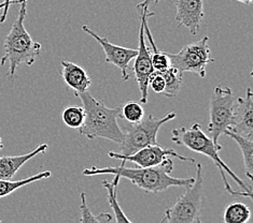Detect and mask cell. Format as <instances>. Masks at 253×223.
<instances>
[{"label":"cell","mask_w":253,"mask_h":223,"mask_svg":"<svg viewBox=\"0 0 253 223\" xmlns=\"http://www.w3.org/2000/svg\"><path fill=\"white\" fill-rule=\"evenodd\" d=\"M161 74L164 76L165 78V90L164 94L167 98H174L177 97L180 89L182 87V75L178 72L173 67H170L164 70L161 71Z\"/></svg>","instance_id":"cell-20"},{"label":"cell","mask_w":253,"mask_h":223,"mask_svg":"<svg viewBox=\"0 0 253 223\" xmlns=\"http://www.w3.org/2000/svg\"><path fill=\"white\" fill-rule=\"evenodd\" d=\"M50 176H51L50 171H42L33 175V176H29L27 178H24L21 180L0 179V198L10 195L17 189L22 188V187L31 185L35 182H39V180H42V179L49 178Z\"/></svg>","instance_id":"cell-17"},{"label":"cell","mask_w":253,"mask_h":223,"mask_svg":"<svg viewBox=\"0 0 253 223\" xmlns=\"http://www.w3.org/2000/svg\"><path fill=\"white\" fill-rule=\"evenodd\" d=\"M5 7V2L3 1V2H1V3H0V10H1V9H3Z\"/></svg>","instance_id":"cell-28"},{"label":"cell","mask_w":253,"mask_h":223,"mask_svg":"<svg viewBox=\"0 0 253 223\" xmlns=\"http://www.w3.org/2000/svg\"><path fill=\"white\" fill-rule=\"evenodd\" d=\"M204 20L203 0H177L176 21L179 26L189 29L192 34H196Z\"/></svg>","instance_id":"cell-12"},{"label":"cell","mask_w":253,"mask_h":223,"mask_svg":"<svg viewBox=\"0 0 253 223\" xmlns=\"http://www.w3.org/2000/svg\"><path fill=\"white\" fill-rule=\"evenodd\" d=\"M149 86L151 87L154 93L163 94L165 90V78L161 74V72L154 71L149 77Z\"/></svg>","instance_id":"cell-25"},{"label":"cell","mask_w":253,"mask_h":223,"mask_svg":"<svg viewBox=\"0 0 253 223\" xmlns=\"http://www.w3.org/2000/svg\"><path fill=\"white\" fill-rule=\"evenodd\" d=\"M108 156L113 159H119L122 162H132L137 166L139 167H150L161 164L163 161H165L167 158L170 157H176L181 161H189L194 162V158L192 157H184L179 155L177 152H174L173 149L170 148H163L159 144L156 145H149L143 147L139 150H137L136 153L131 155H121L119 153L109 152Z\"/></svg>","instance_id":"cell-10"},{"label":"cell","mask_w":253,"mask_h":223,"mask_svg":"<svg viewBox=\"0 0 253 223\" xmlns=\"http://www.w3.org/2000/svg\"><path fill=\"white\" fill-rule=\"evenodd\" d=\"M176 117V112L167 113L161 118L154 117L152 114H148L139 123L126 126L125 133L123 132V141L120 144L119 154L131 155L143 147L159 144L156 137L161 127Z\"/></svg>","instance_id":"cell-6"},{"label":"cell","mask_w":253,"mask_h":223,"mask_svg":"<svg viewBox=\"0 0 253 223\" xmlns=\"http://www.w3.org/2000/svg\"><path fill=\"white\" fill-rule=\"evenodd\" d=\"M120 177L114 176L113 182H102V186L105 187L108 192V202H109L110 207L113 212V217L114 220L119 223L122 222H131L130 219H128L124 212L122 210L121 206H120L119 201H118V194H117V189H118V185L120 182Z\"/></svg>","instance_id":"cell-18"},{"label":"cell","mask_w":253,"mask_h":223,"mask_svg":"<svg viewBox=\"0 0 253 223\" xmlns=\"http://www.w3.org/2000/svg\"><path fill=\"white\" fill-rule=\"evenodd\" d=\"M20 10L3 42L4 55L0 64H9L8 76L13 78L21 64L32 65L41 53V44L33 40L25 28L27 0H20Z\"/></svg>","instance_id":"cell-4"},{"label":"cell","mask_w":253,"mask_h":223,"mask_svg":"<svg viewBox=\"0 0 253 223\" xmlns=\"http://www.w3.org/2000/svg\"><path fill=\"white\" fill-rule=\"evenodd\" d=\"M223 134L230 136L232 140H234L237 143V145L240 148V152H242L246 175L249 180H252L253 179V140L252 138H247L245 136L239 135L228 129H226Z\"/></svg>","instance_id":"cell-16"},{"label":"cell","mask_w":253,"mask_h":223,"mask_svg":"<svg viewBox=\"0 0 253 223\" xmlns=\"http://www.w3.org/2000/svg\"><path fill=\"white\" fill-rule=\"evenodd\" d=\"M251 218V210L246 204L235 202L226 205L223 214L225 223H247Z\"/></svg>","instance_id":"cell-19"},{"label":"cell","mask_w":253,"mask_h":223,"mask_svg":"<svg viewBox=\"0 0 253 223\" xmlns=\"http://www.w3.org/2000/svg\"><path fill=\"white\" fill-rule=\"evenodd\" d=\"M82 30L93 37L101 45L106 56V64L116 65L121 71L122 80L128 81L129 74L127 71L129 69V63L137 56V49H128V47L113 44L107 38L100 37L87 25H83Z\"/></svg>","instance_id":"cell-11"},{"label":"cell","mask_w":253,"mask_h":223,"mask_svg":"<svg viewBox=\"0 0 253 223\" xmlns=\"http://www.w3.org/2000/svg\"><path fill=\"white\" fill-rule=\"evenodd\" d=\"M5 2V7L2 9L3 12L1 16H0V23H3L5 21V19H7V15H8V11H9V7L11 4H19L20 3V0H4Z\"/></svg>","instance_id":"cell-26"},{"label":"cell","mask_w":253,"mask_h":223,"mask_svg":"<svg viewBox=\"0 0 253 223\" xmlns=\"http://www.w3.org/2000/svg\"><path fill=\"white\" fill-rule=\"evenodd\" d=\"M49 149L47 144H41L31 153L17 156L0 157V179H12L20 168L36 156L45 153Z\"/></svg>","instance_id":"cell-15"},{"label":"cell","mask_w":253,"mask_h":223,"mask_svg":"<svg viewBox=\"0 0 253 223\" xmlns=\"http://www.w3.org/2000/svg\"><path fill=\"white\" fill-rule=\"evenodd\" d=\"M171 141L178 145L184 146L197 154H202L213 161L220 172L225 190L232 195H240L252 198V187L238 177L224 161L221 159L219 152L220 144H214L212 138L203 131L200 124L190 127H179L171 131Z\"/></svg>","instance_id":"cell-1"},{"label":"cell","mask_w":253,"mask_h":223,"mask_svg":"<svg viewBox=\"0 0 253 223\" xmlns=\"http://www.w3.org/2000/svg\"><path fill=\"white\" fill-rule=\"evenodd\" d=\"M75 96L81 100L85 112L84 123L78 129L79 135L88 140L100 137L121 144L123 131L118 124V118H121V106L108 107L102 101L95 99L88 90Z\"/></svg>","instance_id":"cell-3"},{"label":"cell","mask_w":253,"mask_h":223,"mask_svg":"<svg viewBox=\"0 0 253 223\" xmlns=\"http://www.w3.org/2000/svg\"><path fill=\"white\" fill-rule=\"evenodd\" d=\"M62 118L64 124L71 129H79L84 123L85 112L83 106H67L63 110Z\"/></svg>","instance_id":"cell-23"},{"label":"cell","mask_w":253,"mask_h":223,"mask_svg":"<svg viewBox=\"0 0 253 223\" xmlns=\"http://www.w3.org/2000/svg\"><path fill=\"white\" fill-rule=\"evenodd\" d=\"M236 1H239V2H243V3H245V4H251L252 3V1L253 0H236Z\"/></svg>","instance_id":"cell-27"},{"label":"cell","mask_w":253,"mask_h":223,"mask_svg":"<svg viewBox=\"0 0 253 223\" xmlns=\"http://www.w3.org/2000/svg\"><path fill=\"white\" fill-rule=\"evenodd\" d=\"M228 130L253 140V94L251 88H247L245 98H237L235 122Z\"/></svg>","instance_id":"cell-13"},{"label":"cell","mask_w":253,"mask_h":223,"mask_svg":"<svg viewBox=\"0 0 253 223\" xmlns=\"http://www.w3.org/2000/svg\"><path fill=\"white\" fill-rule=\"evenodd\" d=\"M237 97L230 87L216 86L210 98L208 131L214 144H219L220 136L231 128L235 122Z\"/></svg>","instance_id":"cell-7"},{"label":"cell","mask_w":253,"mask_h":223,"mask_svg":"<svg viewBox=\"0 0 253 223\" xmlns=\"http://www.w3.org/2000/svg\"><path fill=\"white\" fill-rule=\"evenodd\" d=\"M144 117V110L140 101H127L121 106V118L127 120L129 124H137Z\"/></svg>","instance_id":"cell-24"},{"label":"cell","mask_w":253,"mask_h":223,"mask_svg":"<svg viewBox=\"0 0 253 223\" xmlns=\"http://www.w3.org/2000/svg\"><path fill=\"white\" fill-rule=\"evenodd\" d=\"M173 170V162L167 158L161 164L150 167H126L124 164L107 167H87L83 170L84 176L96 175H113L120 178H126L139 189L152 193H160L171 187H185L193 183L194 177L176 178L170 173Z\"/></svg>","instance_id":"cell-2"},{"label":"cell","mask_w":253,"mask_h":223,"mask_svg":"<svg viewBox=\"0 0 253 223\" xmlns=\"http://www.w3.org/2000/svg\"><path fill=\"white\" fill-rule=\"evenodd\" d=\"M80 212H81V218L80 222L86 223V222H98V223H108L112 222L114 220V217L110 213H101L98 216H95L92 214L91 209L87 206L86 203V194L82 192L80 194Z\"/></svg>","instance_id":"cell-22"},{"label":"cell","mask_w":253,"mask_h":223,"mask_svg":"<svg viewBox=\"0 0 253 223\" xmlns=\"http://www.w3.org/2000/svg\"><path fill=\"white\" fill-rule=\"evenodd\" d=\"M62 77L66 85L74 90L75 94L86 92L92 85V80L86 71L79 64L67 60L62 62Z\"/></svg>","instance_id":"cell-14"},{"label":"cell","mask_w":253,"mask_h":223,"mask_svg":"<svg viewBox=\"0 0 253 223\" xmlns=\"http://www.w3.org/2000/svg\"><path fill=\"white\" fill-rule=\"evenodd\" d=\"M204 177L202 163L196 164L193 183L185 187V191L171 207L165 210L161 222L164 223H201L204 206Z\"/></svg>","instance_id":"cell-5"},{"label":"cell","mask_w":253,"mask_h":223,"mask_svg":"<svg viewBox=\"0 0 253 223\" xmlns=\"http://www.w3.org/2000/svg\"><path fill=\"white\" fill-rule=\"evenodd\" d=\"M144 34L147 35V38L150 41V43H151V46H152L151 62H152V65H153L154 71L161 72V71H164V70L169 68L170 67V62H169V58H168L167 53H163V52H160L158 50V47H156L154 41H153L151 32H150V29H149L148 21L144 23Z\"/></svg>","instance_id":"cell-21"},{"label":"cell","mask_w":253,"mask_h":223,"mask_svg":"<svg viewBox=\"0 0 253 223\" xmlns=\"http://www.w3.org/2000/svg\"><path fill=\"white\" fill-rule=\"evenodd\" d=\"M208 43V35H205L198 41L184 45L177 53H167L170 65L181 74L190 72L204 78L206 76L207 65L213 62Z\"/></svg>","instance_id":"cell-9"},{"label":"cell","mask_w":253,"mask_h":223,"mask_svg":"<svg viewBox=\"0 0 253 223\" xmlns=\"http://www.w3.org/2000/svg\"><path fill=\"white\" fill-rule=\"evenodd\" d=\"M153 0H143L142 2L137 4V11L139 13L140 27L139 35H138V43L139 46L137 49V56L135 57V64L132 70L136 82L138 84L140 92V103H147L148 102V89H149V77L151 75L154 69L151 62V50L148 49L144 40V23H146L150 16H153L155 13L150 11V4Z\"/></svg>","instance_id":"cell-8"}]
</instances>
